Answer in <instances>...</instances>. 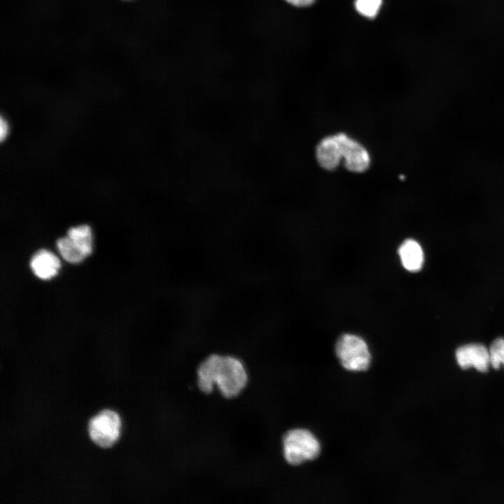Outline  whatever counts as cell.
Segmentation results:
<instances>
[{
  "label": "cell",
  "mask_w": 504,
  "mask_h": 504,
  "mask_svg": "<svg viewBox=\"0 0 504 504\" xmlns=\"http://www.w3.org/2000/svg\"><path fill=\"white\" fill-rule=\"evenodd\" d=\"M247 382L248 373L244 363L232 355L211 354L202 360L197 369L198 388L206 394L216 386L225 398H235Z\"/></svg>",
  "instance_id": "obj_1"
},
{
  "label": "cell",
  "mask_w": 504,
  "mask_h": 504,
  "mask_svg": "<svg viewBox=\"0 0 504 504\" xmlns=\"http://www.w3.org/2000/svg\"><path fill=\"white\" fill-rule=\"evenodd\" d=\"M283 454L290 465H298L318 456L321 444L317 438L305 428H294L286 433L282 440Z\"/></svg>",
  "instance_id": "obj_2"
},
{
  "label": "cell",
  "mask_w": 504,
  "mask_h": 504,
  "mask_svg": "<svg viewBox=\"0 0 504 504\" xmlns=\"http://www.w3.org/2000/svg\"><path fill=\"white\" fill-rule=\"evenodd\" d=\"M335 353L340 364L347 370L365 371L370 365L371 354L368 346L357 335H342L337 341Z\"/></svg>",
  "instance_id": "obj_3"
},
{
  "label": "cell",
  "mask_w": 504,
  "mask_h": 504,
  "mask_svg": "<svg viewBox=\"0 0 504 504\" xmlns=\"http://www.w3.org/2000/svg\"><path fill=\"white\" fill-rule=\"evenodd\" d=\"M120 425V419L116 412L104 410L90 420V437L97 445L110 447L119 437Z\"/></svg>",
  "instance_id": "obj_4"
},
{
  "label": "cell",
  "mask_w": 504,
  "mask_h": 504,
  "mask_svg": "<svg viewBox=\"0 0 504 504\" xmlns=\"http://www.w3.org/2000/svg\"><path fill=\"white\" fill-rule=\"evenodd\" d=\"M336 134L340 144L345 168L354 173L365 172L370 164V156L368 150L358 141L344 133L340 132Z\"/></svg>",
  "instance_id": "obj_5"
},
{
  "label": "cell",
  "mask_w": 504,
  "mask_h": 504,
  "mask_svg": "<svg viewBox=\"0 0 504 504\" xmlns=\"http://www.w3.org/2000/svg\"><path fill=\"white\" fill-rule=\"evenodd\" d=\"M456 358L463 369L473 367L479 372H486L489 368V351L480 344H468L456 351Z\"/></svg>",
  "instance_id": "obj_6"
},
{
  "label": "cell",
  "mask_w": 504,
  "mask_h": 504,
  "mask_svg": "<svg viewBox=\"0 0 504 504\" xmlns=\"http://www.w3.org/2000/svg\"><path fill=\"white\" fill-rule=\"evenodd\" d=\"M316 158L319 165L324 169H335L342 160L340 144L337 134L326 136L316 148Z\"/></svg>",
  "instance_id": "obj_7"
},
{
  "label": "cell",
  "mask_w": 504,
  "mask_h": 504,
  "mask_svg": "<svg viewBox=\"0 0 504 504\" xmlns=\"http://www.w3.org/2000/svg\"><path fill=\"white\" fill-rule=\"evenodd\" d=\"M60 266L59 258L46 249H40L35 252L29 261V267L34 274L43 280L55 276Z\"/></svg>",
  "instance_id": "obj_8"
},
{
  "label": "cell",
  "mask_w": 504,
  "mask_h": 504,
  "mask_svg": "<svg viewBox=\"0 0 504 504\" xmlns=\"http://www.w3.org/2000/svg\"><path fill=\"white\" fill-rule=\"evenodd\" d=\"M402 266L409 272L419 271L424 264V253L419 244L414 239H406L398 248Z\"/></svg>",
  "instance_id": "obj_9"
},
{
  "label": "cell",
  "mask_w": 504,
  "mask_h": 504,
  "mask_svg": "<svg viewBox=\"0 0 504 504\" xmlns=\"http://www.w3.org/2000/svg\"><path fill=\"white\" fill-rule=\"evenodd\" d=\"M66 236L85 257L92 253L93 236L89 225L83 224L71 227L67 230Z\"/></svg>",
  "instance_id": "obj_10"
},
{
  "label": "cell",
  "mask_w": 504,
  "mask_h": 504,
  "mask_svg": "<svg viewBox=\"0 0 504 504\" xmlns=\"http://www.w3.org/2000/svg\"><path fill=\"white\" fill-rule=\"evenodd\" d=\"M56 246L60 255L68 262L78 263L86 258L67 236L59 238Z\"/></svg>",
  "instance_id": "obj_11"
},
{
  "label": "cell",
  "mask_w": 504,
  "mask_h": 504,
  "mask_svg": "<svg viewBox=\"0 0 504 504\" xmlns=\"http://www.w3.org/2000/svg\"><path fill=\"white\" fill-rule=\"evenodd\" d=\"M382 0H356V10L364 17L374 18L379 11Z\"/></svg>",
  "instance_id": "obj_12"
},
{
  "label": "cell",
  "mask_w": 504,
  "mask_h": 504,
  "mask_svg": "<svg viewBox=\"0 0 504 504\" xmlns=\"http://www.w3.org/2000/svg\"><path fill=\"white\" fill-rule=\"evenodd\" d=\"M491 365L498 369L501 365H504V339L499 337L496 339L489 349Z\"/></svg>",
  "instance_id": "obj_13"
},
{
  "label": "cell",
  "mask_w": 504,
  "mask_h": 504,
  "mask_svg": "<svg viewBox=\"0 0 504 504\" xmlns=\"http://www.w3.org/2000/svg\"><path fill=\"white\" fill-rule=\"evenodd\" d=\"M9 127L7 121L1 117L0 118V139L1 141L4 140L8 133Z\"/></svg>",
  "instance_id": "obj_14"
},
{
  "label": "cell",
  "mask_w": 504,
  "mask_h": 504,
  "mask_svg": "<svg viewBox=\"0 0 504 504\" xmlns=\"http://www.w3.org/2000/svg\"><path fill=\"white\" fill-rule=\"evenodd\" d=\"M288 4L297 7H305L312 5L314 0H285Z\"/></svg>",
  "instance_id": "obj_15"
},
{
  "label": "cell",
  "mask_w": 504,
  "mask_h": 504,
  "mask_svg": "<svg viewBox=\"0 0 504 504\" xmlns=\"http://www.w3.org/2000/svg\"><path fill=\"white\" fill-rule=\"evenodd\" d=\"M119 1L120 3L123 4H129L130 2L134 1V0H117Z\"/></svg>",
  "instance_id": "obj_16"
},
{
  "label": "cell",
  "mask_w": 504,
  "mask_h": 504,
  "mask_svg": "<svg viewBox=\"0 0 504 504\" xmlns=\"http://www.w3.org/2000/svg\"><path fill=\"white\" fill-rule=\"evenodd\" d=\"M315 1V0H314Z\"/></svg>",
  "instance_id": "obj_17"
}]
</instances>
